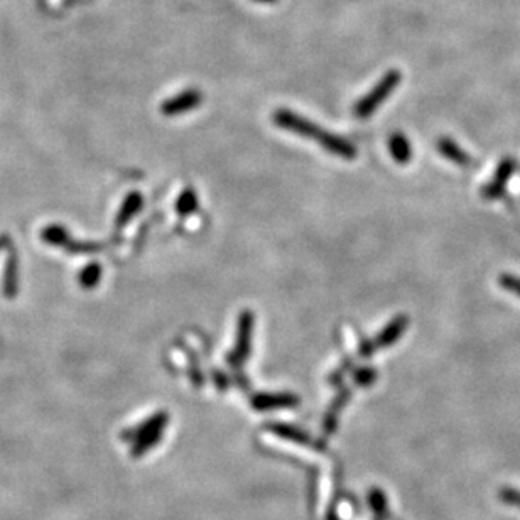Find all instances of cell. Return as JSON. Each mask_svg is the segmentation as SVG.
Instances as JSON below:
<instances>
[{"label": "cell", "mask_w": 520, "mask_h": 520, "mask_svg": "<svg viewBox=\"0 0 520 520\" xmlns=\"http://www.w3.org/2000/svg\"><path fill=\"white\" fill-rule=\"evenodd\" d=\"M274 122H276L277 127L281 129L289 130V132H294L297 135H302V137H309L313 141H318L328 153L338 155V157L343 159H355L357 157V149L346 141V139L339 137V135L325 132L321 130L316 124L309 122L308 118L299 117L290 110L281 108L277 110L276 113L272 115Z\"/></svg>", "instance_id": "6da1fadb"}, {"label": "cell", "mask_w": 520, "mask_h": 520, "mask_svg": "<svg viewBox=\"0 0 520 520\" xmlns=\"http://www.w3.org/2000/svg\"><path fill=\"white\" fill-rule=\"evenodd\" d=\"M400 71L399 69H391L379 83L375 85L374 90L370 93H367L362 100H358V104L353 106V113L358 118H368L372 113L379 108V105H382L387 100V97L391 95L394 90L399 87L400 83Z\"/></svg>", "instance_id": "7a4b0ae2"}, {"label": "cell", "mask_w": 520, "mask_h": 520, "mask_svg": "<svg viewBox=\"0 0 520 520\" xmlns=\"http://www.w3.org/2000/svg\"><path fill=\"white\" fill-rule=\"evenodd\" d=\"M253 331V314L252 311H244L239 319V333H237V345L228 355V363L233 367H240L251 353V342Z\"/></svg>", "instance_id": "3957f363"}, {"label": "cell", "mask_w": 520, "mask_h": 520, "mask_svg": "<svg viewBox=\"0 0 520 520\" xmlns=\"http://www.w3.org/2000/svg\"><path fill=\"white\" fill-rule=\"evenodd\" d=\"M203 101V95L199 90L196 88H190L184 90V92L178 93L169 100H166L161 105V113L166 117H174V115H181V113L190 112V110L198 108Z\"/></svg>", "instance_id": "277c9868"}, {"label": "cell", "mask_w": 520, "mask_h": 520, "mask_svg": "<svg viewBox=\"0 0 520 520\" xmlns=\"http://www.w3.org/2000/svg\"><path fill=\"white\" fill-rule=\"evenodd\" d=\"M514 171H515L514 159H510V157L503 159V161L498 164L497 171H495L493 179H491V181L483 188V191H482L483 198L485 199L500 198V196L503 195V190H505L507 183H509L510 176L514 174Z\"/></svg>", "instance_id": "5b68a950"}, {"label": "cell", "mask_w": 520, "mask_h": 520, "mask_svg": "<svg viewBox=\"0 0 520 520\" xmlns=\"http://www.w3.org/2000/svg\"><path fill=\"white\" fill-rule=\"evenodd\" d=\"M301 402L294 394H257L252 397V407L255 411H274V409L296 407Z\"/></svg>", "instance_id": "8992f818"}, {"label": "cell", "mask_w": 520, "mask_h": 520, "mask_svg": "<svg viewBox=\"0 0 520 520\" xmlns=\"http://www.w3.org/2000/svg\"><path fill=\"white\" fill-rule=\"evenodd\" d=\"M407 325H409V319L405 316H397L392 319V321L388 323L382 331H380L379 337L374 339L375 346L387 348V346L394 345V343H397V339L402 337L404 331L407 330Z\"/></svg>", "instance_id": "52a82bcc"}, {"label": "cell", "mask_w": 520, "mask_h": 520, "mask_svg": "<svg viewBox=\"0 0 520 520\" xmlns=\"http://www.w3.org/2000/svg\"><path fill=\"white\" fill-rule=\"evenodd\" d=\"M166 426H167V414L166 412H157L155 416L149 417L144 424L137 426V428L132 429V431L127 433V440L134 441L135 443L137 440L149 436V434L162 433V429L166 428Z\"/></svg>", "instance_id": "ba28073f"}, {"label": "cell", "mask_w": 520, "mask_h": 520, "mask_svg": "<svg viewBox=\"0 0 520 520\" xmlns=\"http://www.w3.org/2000/svg\"><path fill=\"white\" fill-rule=\"evenodd\" d=\"M437 149H440L441 155H444L446 159H449L451 162L458 164V166L466 167L472 164V157H470V155L456 144V142L451 141V139H448V137L440 139V141H437Z\"/></svg>", "instance_id": "9c48e42d"}, {"label": "cell", "mask_w": 520, "mask_h": 520, "mask_svg": "<svg viewBox=\"0 0 520 520\" xmlns=\"http://www.w3.org/2000/svg\"><path fill=\"white\" fill-rule=\"evenodd\" d=\"M388 150H391V155L399 164H405L412 159L411 142H409L407 137L400 132H395L391 135V141H388Z\"/></svg>", "instance_id": "30bf717a"}, {"label": "cell", "mask_w": 520, "mask_h": 520, "mask_svg": "<svg viewBox=\"0 0 520 520\" xmlns=\"http://www.w3.org/2000/svg\"><path fill=\"white\" fill-rule=\"evenodd\" d=\"M141 208H142V196L139 193H130L125 198V202L124 204H122L120 211H118V215H117V227H124V225L129 223L130 220H132L134 216L141 211Z\"/></svg>", "instance_id": "8fae6325"}, {"label": "cell", "mask_w": 520, "mask_h": 520, "mask_svg": "<svg viewBox=\"0 0 520 520\" xmlns=\"http://www.w3.org/2000/svg\"><path fill=\"white\" fill-rule=\"evenodd\" d=\"M270 431L276 433L277 436L284 437V440L294 441V443H301V444L311 443V440H309L308 434L302 433L301 429L294 428V426H289V424H272V426H270Z\"/></svg>", "instance_id": "7c38bea8"}, {"label": "cell", "mask_w": 520, "mask_h": 520, "mask_svg": "<svg viewBox=\"0 0 520 520\" xmlns=\"http://www.w3.org/2000/svg\"><path fill=\"white\" fill-rule=\"evenodd\" d=\"M196 210H198V196H196L195 190L183 191V193L179 195L178 202H176V211H178L179 215L186 216L195 213Z\"/></svg>", "instance_id": "4fadbf2b"}, {"label": "cell", "mask_w": 520, "mask_h": 520, "mask_svg": "<svg viewBox=\"0 0 520 520\" xmlns=\"http://www.w3.org/2000/svg\"><path fill=\"white\" fill-rule=\"evenodd\" d=\"M101 279V267L98 264H90L81 270L80 284L85 289H93Z\"/></svg>", "instance_id": "5bb4252c"}, {"label": "cell", "mask_w": 520, "mask_h": 520, "mask_svg": "<svg viewBox=\"0 0 520 520\" xmlns=\"http://www.w3.org/2000/svg\"><path fill=\"white\" fill-rule=\"evenodd\" d=\"M161 440H162V433H154L146 437H141V440H137L134 443L132 454L134 456H142V454H144L146 451H149L150 448H154V446L157 444Z\"/></svg>", "instance_id": "9a60e30c"}, {"label": "cell", "mask_w": 520, "mask_h": 520, "mask_svg": "<svg viewBox=\"0 0 520 520\" xmlns=\"http://www.w3.org/2000/svg\"><path fill=\"white\" fill-rule=\"evenodd\" d=\"M43 239L51 245H68L69 237L64 228L61 227H49L43 232Z\"/></svg>", "instance_id": "2e32d148"}, {"label": "cell", "mask_w": 520, "mask_h": 520, "mask_svg": "<svg viewBox=\"0 0 520 520\" xmlns=\"http://www.w3.org/2000/svg\"><path fill=\"white\" fill-rule=\"evenodd\" d=\"M375 379H377V372L370 367H368V368L367 367L358 368V370L355 372V382H357L358 386H362V387L372 386V384L375 382Z\"/></svg>", "instance_id": "e0dca14e"}, {"label": "cell", "mask_w": 520, "mask_h": 520, "mask_svg": "<svg viewBox=\"0 0 520 520\" xmlns=\"http://www.w3.org/2000/svg\"><path fill=\"white\" fill-rule=\"evenodd\" d=\"M498 282H500V286L505 290L520 296V277L512 276V274H503V276H500V279H498Z\"/></svg>", "instance_id": "ac0fdd59"}, {"label": "cell", "mask_w": 520, "mask_h": 520, "mask_svg": "<svg viewBox=\"0 0 520 520\" xmlns=\"http://www.w3.org/2000/svg\"><path fill=\"white\" fill-rule=\"evenodd\" d=\"M370 502H372V507H374L375 512H380V510L386 509V498H384V493H380L379 490L372 491Z\"/></svg>", "instance_id": "d6986e66"}, {"label": "cell", "mask_w": 520, "mask_h": 520, "mask_svg": "<svg viewBox=\"0 0 520 520\" xmlns=\"http://www.w3.org/2000/svg\"><path fill=\"white\" fill-rule=\"evenodd\" d=\"M213 377H215L216 387H220V388H222V391H225V388L228 387V380H227V377H225L223 374H218V372H216V374L213 375Z\"/></svg>", "instance_id": "ffe728a7"}, {"label": "cell", "mask_w": 520, "mask_h": 520, "mask_svg": "<svg viewBox=\"0 0 520 520\" xmlns=\"http://www.w3.org/2000/svg\"><path fill=\"white\" fill-rule=\"evenodd\" d=\"M255 2H262V3H270V2H277V0H255Z\"/></svg>", "instance_id": "44dd1931"}, {"label": "cell", "mask_w": 520, "mask_h": 520, "mask_svg": "<svg viewBox=\"0 0 520 520\" xmlns=\"http://www.w3.org/2000/svg\"><path fill=\"white\" fill-rule=\"evenodd\" d=\"M2 244H3V239H0V247H2Z\"/></svg>", "instance_id": "7402d4cb"}]
</instances>
